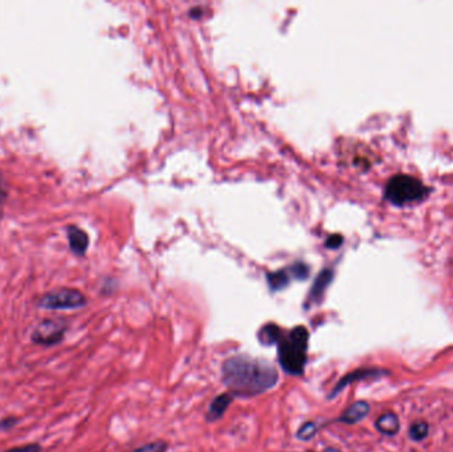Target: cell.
Masks as SVG:
<instances>
[{"label": "cell", "instance_id": "obj_2", "mask_svg": "<svg viewBox=\"0 0 453 452\" xmlns=\"http://www.w3.org/2000/svg\"><path fill=\"white\" fill-rule=\"evenodd\" d=\"M276 345L281 369L289 376H304L309 349V331L305 326L297 325L287 334L281 333Z\"/></svg>", "mask_w": 453, "mask_h": 452}, {"label": "cell", "instance_id": "obj_5", "mask_svg": "<svg viewBox=\"0 0 453 452\" xmlns=\"http://www.w3.org/2000/svg\"><path fill=\"white\" fill-rule=\"evenodd\" d=\"M66 323L63 320H46L39 323L32 333V341L44 346H52L64 338Z\"/></svg>", "mask_w": 453, "mask_h": 452}, {"label": "cell", "instance_id": "obj_12", "mask_svg": "<svg viewBox=\"0 0 453 452\" xmlns=\"http://www.w3.org/2000/svg\"><path fill=\"white\" fill-rule=\"evenodd\" d=\"M281 333H283V329H280L278 325H275V323H267V325H264V326L260 329L258 338H259L260 342H261L263 345H265V346L276 345L278 338H280V336H281Z\"/></svg>", "mask_w": 453, "mask_h": 452}, {"label": "cell", "instance_id": "obj_13", "mask_svg": "<svg viewBox=\"0 0 453 452\" xmlns=\"http://www.w3.org/2000/svg\"><path fill=\"white\" fill-rule=\"evenodd\" d=\"M289 281H290V272H287L285 269L268 275V284L273 291L285 288L289 284Z\"/></svg>", "mask_w": 453, "mask_h": 452}, {"label": "cell", "instance_id": "obj_6", "mask_svg": "<svg viewBox=\"0 0 453 452\" xmlns=\"http://www.w3.org/2000/svg\"><path fill=\"white\" fill-rule=\"evenodd\" d=\"M232 401H233V396H232L231 393H224V394H220V396L213 398V402L210 403L208 410H207L205 419L208 422L219 421L225 414V411L231 405Z\"/></svg>", "mask_w": 453, "mask_h": 452}, {"label": "cell", "instance_id": "obj_17", "mask_svg": "<svg viewBox=\"0 0 453 452\" xmlns=\"http://www.w3.org/2000/svg\"><path fill=\"white\" fill-rule=\"evenodd\" d=\"M290 275L296 277V278H306L309 275V268L305 264H296L290 268Z\"/></svg>", "mask_w": 453, "mask_h": 452}, {"label": "cell", "instance_id": "obj_1", "mask_svg": "<svg viewBox=\"0 0 453 452\" xmlns=\"http://www.w3.org/2000/svg\"><path fill=\"white\" fill-rule=\"evenodd\" d=\"M222 382L233 397H258L278 385V371L269 361L239 354L223 362Z\"/></svg>", "mask_w": 453, "mask_h": 452}, {"label": "cell", "instance_id": "obj_14", "mask_svg": "<svg viewBox=\"0 0 453 452\" xmlns=\"http://www.w3.org/2000/svg\"><path fill=\"white\" fill-rule=\"evenodd\" d=\"M317 431H318V428H317L315 422H305L297 431V439H300L302 442H309L315 438Z\"/></svg>", "mask_w": 453, "mask_h": 452}, {"label": "cell", "instance_id": "obj_15", "mask_svg": "<svg viewBox=\"0 0 453 452\" xmlns=\"http://www.w3.org/2000/svg\"><path fill=\"white\" fill-rule=\"evenodd\" d=\"M428 435V425L426 422H417L409 427V436L414 441H423Z\"/></svg>", "mask_w": 453, "mask_h": 452}, {"label": "cell", "instance_id": "obj_20", "mask_svg": "<svg viewBox=\"0 0 453 452\" xmlns=\"http://www.w3.org/2000/svg\"><path fill=\"white\" fill-rule=\"evenodd\" d=\"M6 198H7V190H6V185H4L3 176L0 174V209H1V206L4 204Z\"/></svg>", "mask_w": 453, "mask_h": 452}, {"label": "cell", "instance_id": "obj_7", "mask_svg": "<svg viewBox=\"0 0 453 452\" xmlns=\"http://www.w3.org/2000/svg\"><path fill=\"white\" fill-rule=\"evenodd\" d=\"M370 413V406L367 402H355L354 405L349 407L342 416H340V422L343 423H349V425H354V423H358L361 422L362 419H365L366 416H369Z\"/></svg>", "mask_w": 453, "mask_h": 452}, {"label": "cell", "instance_id": "obj_10", "mask_svg": "<svg viewBox=\"0 0 453 452\" xmlns=\"http://www.w3.org/2000/svg\"><path fill=\"white\" fill-rule=\"evenodd\" d=\"M375 427L382 434L395 435L399 431L400 422L394 413H386L377 419Z\"/></svg>", "mask_w": 453, "mask_h": 452}, {"label": "cell", "instance_id": "obj_21", "mask_svg": "<svg viewBox=\"0 0 453 452\" xmlns=\"http://www.w3.org/2000/svg\"><path fill=\"white\" fill-rule=\"evenodd\" d=\"M16 423H18V421L15 418H7L3 422H0V428L1 430H9L12 426H15Z\"/></svg>", "mask_w": 453, "mask_h": 452}, {"label": "cell", "instance_id": "obj_11", "mask_svg": "<svg viewBox=\"0 0 453 452\" xmlns=\"http://www.w3.org/2000/svg\"><path fill=\"white\" fill-rule=\"evenodd\" d=\"M375 374H378V371L377 370H366L361 369L357 370V371H354L352 374H347L346 377H343L338 383H337V386L334 388L333 391H332V394H330V398H333L334 396H337L341 390H342L345 386H347L349 383H352L354 381H358V379L362 378H367V377H371V376H375Z\"/></svg>", "mask_w": 453, "mask_h": 452}, {"label": "cell", "instance_id": "obj_3", "mask_svg": "<svg viewBox=\"0 0 453 452\" xmlns=\"http://www.w3.org/2000/svg\"><path fill=\"white\" fill-rule=\"evenodd\" d=\"M428 189L414 176L399 174L392 176L386 186L385 195L395 206L415 204L426 198Z\"/></svg>", "mask_w": 453, "mask_h": 452}, {"label": "cell", "instance_id": "obj_4", "mask_svg": "<svg viewBox=\"0 0 453 452\" xmlns=\"http://www.w3.org/2000/svg\"><path fill=\"white\" fill-rule=\"evenodd\" d=\"M86 304V297L77 289H58L49 292L39 300V306L49 311H65L78 309Z\"/></svg>", "mask_w": 453, "mask_h": 452}, {"label": "cell", "instance_id": "obj_19", "mask_svg": "<svg viewBox=\"0 0 453 452\" xmlns=\"http://www.w3.org/2000/svg\"><path fill=\"white\" fill-rule=\"evenodd\" d=\"M342 236L341 235H333L329 239L326 240V247L329 248H338L342 243Z\"/></svg>", "mask_w": 453, "mask_h": 452}, {"label": "cell", "instance_id": "obj_18", "mask_svg": "<svg viewBox=\"0 0 453 452\" xmlns=\"http://www.w3.org/2000/svg\"><path fill=\"white\" fill-rule=\"evenodd\" d=\"M4 452H41V447H40V444L37 443L26 444V446L9 448V450Z\"/></svg>", "mask_w": 453, "mask_h": 452}, {"label": "cell", "instance_id": "obj_9", "mask_svg": "<svg viewBox=\"0 0 453 452\" xmlns=\"http://www.w3.org/2000/svg\"><path fill=\"white\" fill-rule=\"evenodd\" d=\"M68 239H69L71 249L76 255H83L86 252L88 244H89V238H88L85 231L80 230L76 226H71L68 228Z\"/></svg>", "mask_w": 453, "mask_h": 452}, {"label": "cell", "instance_id": "obj_8", "mask_svg": "<svg viewBox=\"0 0 453 452\" xmlns=\"http://www.w3.org/2000/svg\"><path fill=\"white\" fill-rule=\"evenodd\" d=\"M332 280H333V272H332L330 269H325V271H322V272L318 275V277L315 278V286L310 289L307 303H309V304L318 303V301L322 298L325 291H326V288L329 286V284L332 283Z\"/></svg>", "mask_w": 453, "mask_h": 452}, {"label": "cell", "instance_id": "obj_16", "mask_svg": "<svg viewBox=\"0 0 453 452\" xmlns=\"http://www.w3.org/2000/svg\"><path fill=\"white\" fill-rule=\"evenodd\" d=\"M167 447H168V446H167L166 442L157 441V442L143 444V446H141L138 448H136V450H133V451L130 452H166Z\"/></svg>", "mask_w": 453, "mask_h": 452}]
</instances>
